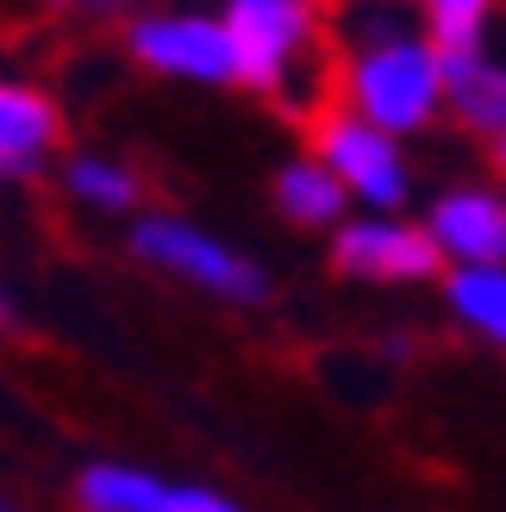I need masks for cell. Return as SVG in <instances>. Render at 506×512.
Segmentation results:
<instances>
[{"mask_svg": "<svg viewBox=\"0 0 506 512\" xmlns=\"http://www.w3.org/2000/svg\"><path fill=\"white\" fill-rule=\"evenodd\" d=\"M163 512H244V506L225 500V494H213V488H169Z\"/></svg>", "mask_w": 506, "mask_h": 512, "instance_id": "5bb4252c", "label": "cell"}, {"mask_svg": "<svg viewBox=\"0 0 506 512\" xmlns=\"http://www.w3.org/2000/svg\"><path fill=\"white\" fill-rule=\"evenodd\" d=\"M57 13H82V19H119V13H138V0H44Z\"/></svg>", "mask_w": 506, "mask_h": 512, "instance_id": "9a60e30c", "label": "cell"}, {"mask_svg": "<svg viewBox=\"0 0 506 512\" xmlns=\"http://www.w3.org/2000/svg\"><path fill=\"white\" fill-rule=\"evenodd\" d=\"M225 38H232V57H238V82L282 107L294 94V75L325 44V13L313 0H232Z\"/></svg>", "mask_w": 506, "mask_h": 512, "instance_id": "7a4b0ae2", "label": "cell"}, {"mask_svg": "<svg viewBox=\"0 0 506 512\" xmlns=\"http://www.w3.org/2000/svg\"><path fill=\"white\" fill-rule=\"evenodd\" d=\"M125 50L132 63L157 75H182V82H238V57L225 38V19H194V13H150L125 25Z\"/></svg>", "mask_w": 506, "mask_h": 512, "instance_id": "5b68a950", "label": "cell"}, {"mask_svg": "<svg viewBox=\"0 0 506 512\" xmlns=\"http://www.w3.org/2000/svg\"><path fill=\"white\" fill-rule=\"evenodd\" d=\"M57 144H63L57 100L25 82H0V182H32Z\"/></svg>", "mask_w": 506, "mask_h": 512, "instance_id": "ba28073f", "label": "cell"}, {"mask_svg": "<svg viewBox=\"0 0 506 512\" xmlns=\"http://www.w3.org/2000/svg\"><path fill=\"white\" fill-rule=\"evenodd\" d=\"M132 250L150 269H169V275H182V281H194V288H207V294L232 300V306H263L269 300V275L250 263V256H238L232 244L194 232V225L169 219V213L163 219H138L132 225Z\"/></svg>", "mask_w": 506, "mask_h": 512, "instance_id": "277c9868", "label": "cell"}, {"mask_svg": "<svg viewBox=\"0 0 506 512\" xmlns=\"http://www.w3.org/2000/svg\"><path fill=\"white\" fill-rule=\"evenodd\" d=\"M344 100L375 132H419L444 100V75L432 44H419L394 25H369L357 50H344Z\"/></svg>", "mask_w": 506, "mask_h": 512, "instance_id": "6da1fadb", "label": "cell"}, {"mask_svg": "<svg viewBox=\"0 0 506 512\" xmlns=\"http://www.w3.org/2000/svg\"><path fill=\"white\" fill-rule=\"evenodd\" d=\"M425 232L438 238L444 256H457L469 269H500L506 263V200L488 188H450L438 194Z\"/></svg>", "mask_w": 506, "mask_h": 512, "instance_id": "52a82bcc", "label": "cell"}, {"mask_svg": "<svg viewBox=\"0 0 506 512\" xmlns=\"http://www.w3.org/2000/svg\"><path fill=\"white\" fill-rule=\"evenodd\" d=\"M0 331H19V313H13V300L0 294Z\"/></svg>", "mask_w": 506, "mask_h": 512, "instance_id": "e0dca14e", "label": "cell"}, {"mask_svg": "<svg viewBox=\"0 0 506 512\" xmlns=\"http://www.w3.org/2000/svg\"><path fill=\"white\" fill-rule=\"evenodd\" d=\"M425 13H432V57H463L482 50L494 0H425Z\"/></svg>", "mask_w": 506, "mask_h": 512, "instance_id": "7c38bea8", "label": "cell"}, {"mask_svg": "<svg viewBox=\"0 0 506 512\" xmlns=\"http://www.w3.org/2000/svg\"><path fill=\"white\" fill-rule=\"evenodd\" d=\"M69 194L100 207V213H132L138 207V182L107 157H75L69 163Z\"/></svg>", "mask_w": 506, "mask_h": 512, "instance_id": "4fadbf2b", "label": "cell"}, {"mask_svg": "<svg viewBox=\"0 0 506 512\" xmlns=\"http://www.w3.org/2000/svg\"><path fill=\"white\" fill-rule=\"evenodd\" d=\"M344 194L350 188L313 157H300V163H288L282 175H275V207H282L288 225H332L344 213Z\"/></svg>", "mask_w": 506, "mask_h": 512, "instance_id": "9c48e42d", "label": "cell"}, {"mask_svg": "<svg viewBox=\"0 0 506 512\" xmlns=\"http://www.w3.org/2000/svg\"><path fill=\"white\" fill-rule=\"evenodd\" d=\"M75 500L88 512H163L169 488L138 469H125V463H88L75 475Z\"/></svg>", "mask_w": 506, "mask_h": 512, "instance_id": "30bf717a", "label": "cell"}, {"mask_svg": "<svg viewBox=\"0 0 506 512\" xmlns=\"http://www.w3.org/2000/svg\"><path fill=\"white\" fill-rule=\"evenodd\" d=\"M488 169H494V175H506V132H494V138H488Z\"/></svg>", "mask_w": 506, "mask_h": 512, "instance_id": "2e32d148", "label": "cell"}, {"mask_svg": "<svg viewBox=\"0 0 506 512\" xmlns=\"http://www.w3.org/2000/svg\"><path fill=\"white\" fill-rule=\"evenodd\" d=\"M444 294L463 325L506 344V269H457V275H444Z\"/></svg>", "mask_w": 506, "mask_h": 512, "instance_id": "8fae6325", "label": "cell"}, {"mask_svg": "<svg viewBox=\"0 0 506 512\" xmlns=\"http://www.w3.org/2000/svg\"><path fill=\"white\" fill-rule=\"evenodd\" d=\"M450 256L438 250L432 232L394 219H357L332 238V269L363 275V281H438Z\"/></svg>", "mask_w": 506, "mask_h": 512, "instance_id": "8992f818", "label": "cell"}, {"mask_svg": "<svg viewBox=\"0 0 506 512\" xmlns=\"http://www.w3.org/2000/svg\"><path fill=\"white\" fill-rule=\"evenodd\" d=\"M500 119H506V69H500Z\"/></svg>", "mask_w": 506, "mask_h": 512, "instance_id": "d6986e66", "label": "cell"}, {"mask_svg": "<svg viewBox=\"0 0 506 512\" xmlns=\"http://www.w3.org/2000/svg\"><path fill=\"white\" fill-rule=\"evenodd\" d=\"M313 7H319V13H325V19H332V13H338V0H313Z\"/></svg>", "mask_w": 506, "mask_h": 512, "instance_id": "ac0fdd59", "label": "cell"}, {"mask_svg": "<svg viewBox=\"0 0 506 512\" xmlns=\"http://www.w3.org/2000/svg\"><path fill=\"white\" fill-rule=\"evenodd\" d=\"M0 512H13V506H7V500H0Z\"/></svg>", "mask_w": 506, "mask_h": 512, "instance_id": "ffe728a7", "label": "cell"}, {"mask_svg": "<svg viewBox=\"0 0 506 512\" xmlns=\"http://www.w3.org/2000/svg\"><path fill=\"white\" fill-rule=\"evenodd\" d=\"M294 125H300V138H307V157L325 163L350 194H363L369 207L394 213L400 200H407V169H400L388 132H375L369 119H357V113H350V100L313 107V113H300Z\"/></svg>", "mask_w": 506, "mask_h": 512, "instance_id": "3957f363", "label": "cell"}]
</instances>
